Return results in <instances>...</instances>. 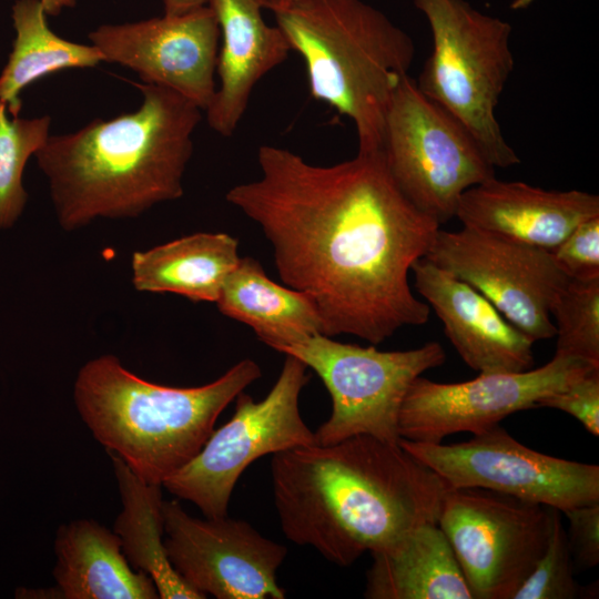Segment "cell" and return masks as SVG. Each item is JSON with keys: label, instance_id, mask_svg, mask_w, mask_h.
I'll use <instances>...</instances> for the list:
<instances>
[{"label": "cell", "instance_id": "4", "mask_svg": "<svg viewBox=\"0 0 599 599\" xmlns=\"http://www.w3.org/2000/svg\"><path fill=\"white\" fill-rule=\"evenodd\" d=\"M262 376L245 358L196 387L151 383L111 354L78 372L73 399L81 419L108 453L141 479L162 485L203 447L220 414Z\"/></svg>", "mask_w": 599, "mask_h": 599}, {"label": "cell", "instance_id": "9", "mask_svg": "<svg viewBox=\"0 0 599 599\" xmlns=\"http://www.w3.org/2000/svg\"><path fill=\"white\" fill-rule=\"evenodd\" d=\"M307 366L286 355L281 373L260 402L241 392L231 419L214 429L201 450L162 486L193 502L207 518L227 515L243 471L268 454L315 444L300 412V395L309 380Z\"/></svg>", "mask_w": 599, "mask_h": 599}, {"label": "cell", "instance_id": "29", "mask_svg": "<svg viewBox=\"0 0 599 599\" xmlns=\"http://www.w3.org/2000/svg\"><path fill=\"white\" fill-rule=\"evenodd\" d=\"M562 410L592 435L599 436V368H591L572 380L565 389L539 400L537 408Z\"/></svg>", "mask_w": 599, "mask_h": 599}, {"label": "cell", "instance_id": "28", "mask_svg": "<svg viewBox=\"0 0 599 599\" xmlns=\"http://www.w3.org/2000/svg\"><path fill=\"white\" fill-rule=\"evenodd\" d=\"M556 265L569 278L599 276V216L578 224L550 251Z\"/></svg>", "mask_w": 599, "mask_h": 599}, {"label": "cell", "instance_id": "32", "mask_svg": "<svg viewBox=\"0 0 599 599\" xmlns=\"http://www.w3.org/2000/svg\"><path fill=\"white\" fill-rule=\"evenodd\" d=\"M47 16L55 17L67 8H73L77 0H40Z\"/></svg>", "mask_w": 599, "mask_h": 599}, {"label": "cell", "instance_id": "34", "mask_svg": "<svg viewBox=\"0 0 599 599\" xmlns=\"http://www.w3.org/2000/svg\"><path fill=\"white\" fill-rule=\"evenodd\" d=\"M267 1H268V3H267V9H268L272 6L291 3V2H294V1H298V0H267Z\"/></svg>", "mask_w": 599, "mask_h": 599}, {"label": "cell", "instance_id": "6", "mask_svg": "<svg viewBox=\"0 0 599 599\" xmlns=\"http://www.w3.org/2000/svg\"><path fill=\"white\" fill-rule=\"evenodd\" d=\"M430 26L433 50L418 81L420 91L474 135L494 167L518 165L496 116L515 67L511 26L465 0H413Z\"/></svg>", "mask_w": 599, "mask_h": 599}, {"label": "cell", "instance_id": "17", "mask_svg": "<svg viewBox=\"0 0 599 599\" xmlns=\"http://www.w3.org/2000/svg\"><path fill=\"white\" fill-rule=\"evenodd\" d=\"M595 216H599L597 194L545 190L494 176L464 192L455 217L463 226L551 251Z\"/></svg>", "mask_w": 599, "mask_h": 599}, {"label": "cell", "instance_id": "8", "mask_svg": "<svg viewBox=\"0 0 599 599\" xmlns=\"http://www.w3.org/2000/svg\"><path fill=\"white\" fill-rule=\"evenodd\" d=\"M314 370L327 388L332 413L314 433L315 444L331 445L357 435L398 444V418L412 383L445 363L437 342L408 351H379L312 335L284 347Z\"/></svg>", "mask_w": 599, "mask_h": 599}, {"label": "cell", "instance_id": "30", "mask_svg": "<svg viewBox=\"0 0 599 599\" xmlns=\"http://www.w3.org/2000/svg\"><path fill=\"white\" fill-rule=\"evenodd\" d=\"M569 521L566 532L573 566L587 570L599 562V501L565 511Z\"/></svg>", "mask_w": 599, "mask_h": 599}, {"label": "cell", "instance_id": "15", "mask_svg": "<svg viewBox=\"0 0 599 599\" xmlns=\"http://www.w3.org/2000/svg\"><path fill=\"white\" fill-rule=\"evenodd\" d=\"M89 39L103 62L133 70L143 83L175 91L204 112L213 101L220 29L209 6L179 16L101 24Z\"/></svg>", "mask_w": 599, "mask_h": 599}, {"label": "cell", "instance_id": "19", "mask_svg": "<svg viewBox=\"0 0 599 599\" xmlns=\"http://www.w3.org/2000/svg\"><path fill=\"white\" fill-rule=\"evenodd\" d=\"M59 598L158 599L153 580L126 560L119 536L92 519L61 525L54 539Z\"/></svg>", "mask_w": 599, "mask_h": 599}, {"label": "cell", "instance_id": "1", "mask_svg": "<svg viewBox=\"0 0 599 599\" xmlns=\"http://www.w3.org/2000/svg\"><path fill=\"white\" fill-rule=\"evenodd\" d=\"M257 162L260 176L225 199L262 230L282 282L311 296L323 335L377 345L428 321L408 274L440 225L402 193L382 150L315 165L262 145Z\"/></svg>", "mask_w": 599, "mask_h": 599}, {"label": "cell", "instance_id": "12", "mask_svg": "<svg viewBox=\"0 0 599 599\" xmlns=\"http://www.w3.org/2000/svg\"><path fill=\"white\" fill-rule=\"evenodd\" d=\"M424 257L481 293L534 342L555 337L551 308L569 277L550 251L463 226L439 229Z\"/></svg>", "mask_w": 599, "mask_h": 599}, {"label": "cell", "instance_id": "2", "mask_svg": "<svg viewBox=\"0 0 599 599\" xmlns=\"http://www.w3.org/2000/svg\"><path fill=\"white\" fill-rule=\"evenodd\" d=\"M271 477L286 538L341 567L437 524L449 489L399 443L369 435L276 453Z\"/></svg>", "mask_w": 599, "mask_h": 599}, {"label": "cell", "instance_id": "13", "mask_svg": "<svg viewBox=\"0 0 599 599\" xmlns=\"http://www.w3.org/2000/svg\"><path fill=\"white\" fill-rule=\"evenodd\" d=\"M591 368L599 367L555 354L536 369L485 373L461 383L418 376L400 408L399 437L437 444L459 432L478 434L516 412L537 408L539 400L565 389Z\"/></svg>", "mask_w": 599, "mask_h": 599}, {"label": "cell", "instance_id": "26", "mask_svg": "<svg viewBox=\"0 0 599 599\" xmlns=\"http://www.w3.org/2000/svg\"><path fill=\"white\" fill-rule=\"evenodd\" d=\"M557 355L599 367V276L569 278L551 308Z\"/></svg>", "mask_w": 599, "mask_h": 599}, {"label": "cell", "instance_id": "3", "mask_svg": "<svg viewBox=\"0 0 599 599\" xmlns=\"http://www.w3.org/2000/svg\"><path fill=\"white\" fill-rule=\"evenodd\" d=\"M132 84L142 93L139 109L94 119L72 133L50 134L34 155L64 231L98 217H136L184 193L192 136L203 111L170 89Z\"/></svg>", "mask_w": 599, "mask_h": 599}, {"label": "cell", "instance_id": "33", "mask_svg": "<svg viewBox=\"0 0 599 599\" xmlns=\"http://www.w3.org/2000/svg\"><path fill=\"white\" fill-rule=\"evenodd\" d=\"M532 1L534 0H514L510 7L516 10L524 9L530 6Z\"/></svg>", "mask_w": 599, "mask_h": 599}, {"label": "cell", "instance_id": "11", "mask_svg": "<svg viewBox=\"0 0 599 599\" xmlns=\"http://www.w3.org/2000/svg\"><path fill=\"white\" fill-rule=\"evenodd\" d=\"M449 488H484L565 511L599 501V467L530 449L498 424L455 444L399 439Z\"/></svg>", "mask_w": 599, "mask_h": 599}, {"label": "cell", "instance_id": "25", "mask_svg": "<svg viewBox=\"0 0 599 599\" xmlns=\"http://www.w3.org/2000/svg\"><path fill=\"white\" fill-rule=\"evenodd\" d=\"M51 121L50 115L10 119L0 102V230L12 227L24 210L23 171L50 136Z\"/></svg>", "mask_w": 599, "mask_h": 599}, {"label": "cell", "instance_id": "31", "mask_svg": "<svg viewBox=\"0 0 599 599\" xmlns=\"http://www.w3.org/2000/svg\"><path fill=\"white\" fill-rule=\"evenodd\" d=\"M164 14L179 16L207 6V0H162Z\"/></svg>", "mask_w": 599, "mask_h": 599}, {"label": "cell", "instance_id": "27", "mask_svg": "<svg viewBox=\"0 0 599 599\" xmlns=\"http://www.w3.org/2000/svg\"><path fill=\"white\" fill-rule=\"evenodd\" d=\"M573 572L560 510L551 507V526L546 548L511 599L577 598L580 587Z\"/></svg>", "mask_w": 599, "mask_h": 599}, {"label": "cell", "instance_id": "14", "mask_svg": "<svg viewBox=\"0 0 599 599\" xmlns=\"http://www.w3.org/2000/svg\"><path fill=\"white\" fill-rule=\"evenodd\" d=\"M164 547L179 576L193 589L217 599H284L276 571L284 545L248 522L190 516L176 500L163 502Z\"/></svg>", "mask_w": 599, "mask_h": 599}, {"label": "cell", "instance_id": "22", "mask_svg": "<svg viewBox=\"0 0 599 599\" xmlns=\"http://www.w3.org/2000/svg\"><path fill=\"white\" fill-rule=\"evenodd\" d=\"M240 258L235 237L199 232L134 252L132 283L140 292L173 293L193 302L215 303Z\"/></svg>", "mask_w": 599, "mask_h": 599}, {"label": "cell", "instance_id": "24", "mask_svg": "<svg viewBox=\"0 0 599 599\" xmlns=\"http://www.w3.org/2000/svg\"><path fill=\"white\" fill-rule=\"evenodd\" d=\"M11 17L16 38L0 73V102L12 116H19L20 93L32 82L61 70L94 68L103 62L93 44L55 34L48 26L40 0H17Z\"/></svg>", "mask_w": 599, "mask_h": 599}, {"label": "cell", "instance_id": "23", "mask_svg": "<svg viewBox=\"0 0 599 599\" xmlns=\"http://www.w3.org/2000/svg\"><path fill=\"white\" fill-rule=\"evenodd\" d=\"M109 456L122 501L113 531L131 567L153 580L161 599L206 598L179 576L166 555L162 485L141 479L119 456Z\"/></svg>", "mask_w": 599, "mask_h": 599}, {"label": "cell", "instance_id": "10", "mask_svg": "<svg viewBox=\"0 0 599 599\" xmlns=\"http://www.w3.org/2000/svg\"><path fill=\"white\" fill-rule=\"evenodd\" d=\"M437 525L473 599H511L546 548L551 507L484 488H449Z\"/></svg>", "mask_w": 599, "mask_h": 599}, {"label": "cell", "instance_id": "21", "mask_svg": "<svg viewBox=\"0 0 599 599\" xmlns=\"http://www.w3.org/2000/svg\"><path fill=\"white\" fill-rule=\"evenodd\" d=\"M219 311L250 326L257 338L281 352L312 335L323 324L311 296L272 281L260 262L241 257L216 300Z\"/></svg>", "mask_w": 599, "mask_h": 599}, {"label": "cell", "instance_id": "18", "mask_svg": "<svg viewBox=\"0 0 599 599\" xmlns=\"http://www.w3.org/2000/svg\"><path fill=\"white\" fill-rule=\"evenodd\" d=\"M267 3L207 0L217 20L221 45L216 63L220 84L205 113L209 126L225 138L237 129L257 82L292 51L281 29L264 20L262 10Z\"/></svg>", "mask_w": 599, "mask_h": 599}, {"label": "cell", "instance_id": "20", "mask_svg": "<svg viewBox=\"0 0 599 599\" xmlns=\"http://www.w3.org/2000/svg\"><path fill=\"white\" fill-rule=\"evenodd\" d=\"M369 599H473L451 546L437 524L422 525L370 554Z\"/></svg>", "mask_w": 599, "mask_h": 599}, {"label": "cell", "instance_id": "5", "mask_svg": "<svg viewBox=\"0 0 599 599\" xmlns=\"http://www.w3.org/2000/svg\"><path fill=\"white\" fill-rule=\"evenodd\" d=\"M268 9L304 60L311 95L354 123L358 151L380 150L390 100L414 60L410 35L363 0H298Z\"/></svg>", "mask_w": 599, "mask_h": 599}, {"label": "cell", "instance_id": "16", "mask_svg": "<svg viewBox=\"0 0 599 599\" xmlns=\"http://www.w3.org/2000/svg\"><path fill=\"white\" fill-rule=\"evenodd\" d=\"M417 292L432 306L464 362L485 373H518L534 366V341L481 293L426 257L412 266Z\"/></svg>", "mask_w": 599, "mask_h": 599}, {"label": "cell", "instance_id": "7", "mask_svg": "<svg viewBox=\"0 0 599 599\" xmlns=\"http://www.w3.org/2000/svg\"><path fill=\"white\" fill-rule=\"evenodd\" d=\"M380 150L402 193L439 225L456 216L465 191L495 176L468 129L409 74L390 100Z\"/></svg>", "mask_w": 599, "mask_h": 599}]
</instances>
